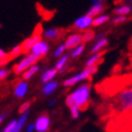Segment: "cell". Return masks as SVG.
Here are the masks:
<instances>
[{
	"instance_id": "1",
	"label": "cell",
	"mask_w": 132,
	"mask_h": 132,
	"mask_svg": "<svg viewBox=\"0 0 132 132\" xmlns=\"http://www.w3.org/2000/svg\"><path fill=\"white\" fill-rule=\"evenodd\" d=\"M132 109V87L126 88L107 101L101 111L107 117H115L117 115Z\"/></svg>"
},
{
	"instance_id": "2",
	"label": "cell",
	"mask_w": 132,
	"mask_h": 132,
	"mask_svg": "<svg viewBox=\"0 0 132 132\" xmlns=\"http://www.w3.org/2000/svg\"><path fill=\"white\" fill-rule=\"evenodd\" d=\"M129 86H132V74L112 77L109 79L102 81L100 85L96 86V91L102 96H114L120 91H122Z\"/></svg>"
},
{
	"instance_id": "3",
	"label": "cell",
	"mask_w": 132,
	"mask_h": 132,
	"mask_svg": "<svg viewBox=\"0 0 132 132\" xmlns=\"http://www.w3.org/2000/svg\"><path fill=\"white\" fill-rule=\"evenodd\" d=\"M89 94H90V84H85L78 88L75 92L66 97V105L69 108L77 107L80 111H86L89 106Z\"/></svg>"
},
{
	"instance_id": "4",
	"label": "cell",
	"mask_w": 132,
	"mask_h": 132,
	"mask_svg": "<svg viewBox=\"0 0 132 132\" xmlns=\"http://www.w3.org/2000/svg\"><path fill=\"white\" fill-rule=\"evenodd\" d=\"M97 70V66H91V67H86V69L82 71V73L76 75V76H73L70 78L66 79L64 82H63V86L64 87H71L76 85L77 82H79L81 80H85V79H91V76L93 74H95Z\"/></svg>"
},
{
	"instance_id": "5",
	"label": "cell",
	"mask_w": 132,
	"mask_h": 132,
	"mask_svg": "<svg viewBox=\"0 0 132 132\" xmlns=\"http://www.w3.org/2000/svg\"><path fill=\"white\" fill-rule=\"evenodd\" d=\"M39 59H37L35 55H32V54H27L25 55L23 59L21 60V61L14 66V73L15 74H23L26 69H28L29 67H31L32 65H36L37 61Z\"/></svg>"
},
{
	"instance_id": "6",
	"label": "cell",
	"mask_w": 132,
	"mask_h": 132,
	"mask_svg": "<svg viewBox=\"0 0 132 132\" xmlns=\"http://www.w3.org/2000/svg\"><path fill=\"white\" fill-rule=\"evenodd\" d=\"M49 49H50V47H49V43L43 41V40H40L36 42L34 46L31 47L30 49V54H32V55H35L37 59H40V57H43L46 56L48 52H49Z\"/></svg>"
},
{
	"instance_id": "7",
	"label": "cell",
	"mask_w": 132,
	"mask_h": 132,
	"mask_svg": "<svg viewBox=\"0 0 132 132\" xmlns=\"http://www.w3.org/2000/svg\"><path fill=\"white\" fill-rule=\"evenodd\" d=\"M40 40H41V30L38 31V27H37V30L34 32V35L30 36L29 38H27V39H25L23 42H22V45H20L22 48V51L24 53L28 52L31 49V47L34 46L36 42L40 41Z\"/></svg>"
},
{
	"instance_id": "8",
	"label": "cell",
	"mask_w": 132,
	"mask_h": 132,
	"mask_svg": "<svg viewBox=\"0 0 132 132\" xmlns=\"http://www.w3.org/2000/svg\"><path fill=\"white\" fill-rule=\"evenodd\" d=\"M35 129L38 132H46L48 131L49 127H50V118H49L48 114H41L39 117L37 118L35 122Z\"/></svg>"
},
{
	"instance_id": "9",
	"label": "cell",
	"mask_w": 132,
	"mask_h": 132,
	"mask_svg": "<svg viewBox=\"0 0 132 132\" xmlns=\"http://www.w3.org/2000/svg\"><path fill=\"white\" fill-rule=\"evenodd\" d=\"M82 42V38L80 34H73L67 37V39L65 41V49H68V50H73L76 47L80 46Z\"/></svg>"
},
{
	"instance_id": "10",
	"label": "cell",
	"mask_w": 132,
	"mask_h": 132,
	"mask_svg": "<svg viewBox=\"0 0 132 132\" xmlns=\"http://www.w3.org/2000/svg\"><path fill=\"white\" fill-rule=\"evenodd\" d=\"M103 11H104V5H103L102 0H93L92 8L88 11L87 16L93 19V18H95V16H98L100 13H102Z\"/></svg>"
},
{
	"instance_id": "11",
	"label": "cell",
	"mask_w": 132,
	"mask_h": 132,
	"mask_svg": "<svg viewBox=\"0 0 132 132\" xmlns=\"http://www.w3.org/2000/svg\"><path fill=\"white\" fill-rule=\"evenodd\" d=\"M92 21L93 19L89 18V16H80V18H78L75 23H74V28L76 29H80V30H84V29H87L88 27H90L92 25Z\"/></svg>"
},
{
	"instance_id": "12",
	"label": "cell",
	"mask_w": 132,
	"mask_h": 132,
	"mask_svg": "<svg viewBox=\"0 0 132 132\" xmlns=\"http://www.w3.org/2000/svg\"><path fill=\"white\" fill-rule=\"evenodd\" d=\"M64 34V30L63 29H60V28H48L43 31V36H45L47 39L49 40H59Z\"/></svg>"
},
{
	"instance_id": "13",
	"label": "cell",
	"mask_w": 132,
	"mask_h": 132,
	"mask_svg": "<svg viewBox=\"0 0 132 132\" xmlns=\"http://www.w3.org/2000/svg\"><path fill=\"white\" fill-rule=\"evenodd\" d=\"M107 43H108V41H107V39L105 37H104V35H98V37H97V39H96V42L94 43V46H93L92 48H91V53H96V52H101L102 51V49L104 48V47H106L107 46Z\"/></svg>"
},
{
	"instance_id": "14",
	"label": "cell",
	"mask_w": 132,
	"mask_h": 132,
	"mask_svg": "<svg viewBox=\"0 0 132 132\" xmlns=\"http://www.w3.org/2000/svg\"><path fill=\"white\" fill-rule=\"evenodd\" d=\"M27 89H28V85H27L26 81H20L18 85L15 86L14 88V94L15 96L18 97H23L25 96L26 92H27Z\"/></svg>"
},
{
	"instance_id": "15",
	"label": "cell",
	"mask_w": 132,
	"mask_h": 132,
	"mask_svg": "<svg viewBox=\"0 0 132 132\" xmlns=\"http://www.w3.org/2000/svg\"><path fill=\"white\" fill-rule=\"evenodd\" d=\"M105 53V51H101V52H98L96 54H94V55H92L89 60L87 61L86 63V67H91V66H97L100 63L103 62V54Z\"/></svg>"
},
{
	"instance_id": "16",
	"label": "cell",
	"mask_w": 132,
	"mask_h": 132,
	"mask_svg": "<svg viewBox=\"0 0 132 132\" xmlns=\"http://www.w3.org/2000/svg\"><path fill=\"white\" fill-rule=\"evenodd\" d=\"M57 74V70L55 68H50L43 71V74L41 76V81L43 84H47L49 81H52V79L55 77V75Z\"/></svg>"
},
{
	"instance_id": "17",
	"label": "cell",
	"mask_w": 132,
	"mask_h": 132,
	"mask_svg": "<svg viewBox=\"0 0 132 132\" xmlns=\"http://www.w3.org/2000/svg\"><path fill=\"white\" fill-rule=\"evenodd\" d=\"M57 88V82L56 81H49L43 86L42 88V93L45 95H50L53 91H55V89Z\"/></svg>"
},
{
	"instance_id": "18",
	"label": "cell",
	"mask_w": 132,
	"mask_h": 132,
	"mask_svg": "<svg viewBox=\"0 0 132 132\" xmlns=\"http://www.w3.org/2000/svg\"><path fill=\"white\" fill-rule=\"evenodd\" d=\"M38 70H39V66H38V65H32L31 67H29L28 69H26L23 73V79H24V81L30 79Z\"/></svg>"
},
{
	"instance_id": "19",
	"label": "cell",
	"mask_w": 132,
	"mask_h": 132,
	"mask_svg": "<svg viewBox=\"0 0 132 132\" xmlns=\"http://www.w3.org/2000/svg\"><path fill=\"white\" fill-rule=\"evenodd\" d=\"M131 12V7L128 4H123V5H120V7L116 8L114 10V13L115 14H118L119 16H126L127 14H129Z\"/></svg>"
},
{
	"instance_id": "20",
	"label": "cell",
	"mask_w": 132,
	"mask_h": 132,
	"mask_svg": "<svg viewBox=\"0 0 132 132\" xmlns=\"http://www.w3.org/2000/svg\"><path fill=\"white\" fill-rule=\"evenodd\" d=\"M27 116H28V112H26L24 113L23 115H22V117L18 120V122H16V126H15V128L12 132H20L22 130V128H23V126L25 125L26 122V119H27Z\"/></svg>"
},
{
	"instance_id": "21",
	"label": "cell",
	"mask_w": 132,
	"mask_h": 132,
	"mask_svg": "<svg viewBox=\"0 0 132 132\" xmlns=\"http://www.w3.org/2000/svg\"><path fill=\"white\" fill-rule=\"evenodd\" d=\"M109 20V16L108 15H98L97 18L93 19L92 21V25L93 26H100L104 23H106V22Z\"/></svg>"
},
{
	"instance_id": "22",
	"label": "cell",
	"mask_w": 132,
	"mask_h": 132,
	"mask_svg": "<svg viewBox=\"0 0 132 132\" xmlns=\"http://www.w3.org/2000/svg\"><path fill=\"white\" fill-rule=\"evenodd\" d=\"M81 38H82V42H88L92 40L94 38V31L92 30H86L84 32H81Z\"/></svg>"
},
{
	"instance_id": "23",
	"label": "cell",
	"mask_w": 132,
	"mask_h": 132,
	"mask_svg": "<svg viewBox=\"0 0 132 132\" xmlns=\"http://www.w3.org/2000/svg\"><path fill=\"white\" fill-rule=\"evenodd\" d=\"M68 55H63V56H61V59L57 61V63H56V65H55V69L59 71V70H61L64 66L66 65V63H67V61H68Z\"/></svg>"
},
{
	"instance_id": "24",
	"label": "cell",
	"mask_w": 132,
	"mask_h": 132,
	"mask_svg": "<svg viewBox=\"0 0 132 132\" xmlns=\"http://www.w3.org/2000/svg\"><path fill=\"white\" fill-rule=\"evenodd\" d=\"M85 43H82V45H80V46H78V47H76L75 49H73V51H71V53H70V55L73 56V57H78L79 55H81V53L84 52V50H85Z\"/></svg>"
},
{
	"instance_id": "25",
	"label": "cell",
	"mask_w": 132,
	"mask_h": 132,
	"mask_svg": "<svg viewBox=\"0 0 132 132\" xmlns=\"http://www.w3.org/2000/svg\"><path fill=\"white\" fill-rule=\"evenodd\" d=\"M21 53H23V51H22V48H21V46H16V47H14V48L12 49V50H11L10 55L12 56V57H15V56L20 55Z\"/></svg>"
},
{
	"instance_id": "26",
	"label": "cell",
	"mask_w": 132,
	"mask_h": 132,
	"mask_svg": "<svg viewBox=\"0 0 132 132\" xmlns=\"http://www.w3.org/2000/svg\"><path fill=\"white\" fill-rule=\"evenodd\" d=\"M65 50H66V49H65V46H64V45H60V46L56 48V50L54 51V54H53L54 57H59V56H61L62 54L64 53V51H65Z\"/></svg>"
},
{
	"instance_id": "27",
	"label": "cell",
	"mask_w": 132,
	"mask_h": 132,
	"mask_svg": "<svg viewBox=\"0 0 132 132\" xmlns=\"http://www.w3.org/2000/svg\"><path fill=\"white\" fill-rule=\"evenodd\" d=\"M29 107H30V102H25L24 104H22V105H21V107H20V109H19V112H20L22 115H23L24 113L28 112Z\"/></svg>"
},
{
	"instance_id": "28",
	"label": "cell",
	"mask_w": 132,
	"mask_h": 132,
	"mask_svg": "<svg viewBox=\"0 0 132 132\" xmlns=\"http://www.w3.org/2000/svg\"><path fill=\"white\" fill-rule=\"evenodd\" d=\"M16 122H18V120H12L8 126H7V128H5L2 132H12L15 128V126H16Z\"/></svg>"
},
{
	"instance_id": "29",
	"label": "cell",
	"mask_w": 132,
	"mask_h": 132,
	"mask_svg": "<svg viewBox=\"0 0 132 132\" xmlns=\"http://www.w3.org/2000/svg\"><path fill=\"white\" fill-rule=\"evenodd\" d=\"M128 20V18L127 16H118V18H115L114 20H113V23L114 24H121V23H125L126 21Z\"/></svg>"
},
{
	"instance_id": "30",
	"label": "cell",
	"mask_w": 132,
	"mask_h": 132,
	"mask_svg": "<svg viewBox=\"0 0 132 132\" xmlns=\"http://www.w3.org/2000/svg\"><path fill=\"white\" fill-rule=\"evenodd\" d=\"M10 74V71L8 69H5V68H0V81L3 80L4 78H7V77L9 76Z\"/></svg>"
},
{
	"instance_id": "31",
	"label": "cell",
	"mask_w": 132,
	"mask_h": 132,
	"mask_svg": "<svg viewBox=\"0 0 132 132\" xmlns=\"http://www.w3.org/2000/svg\"><path fill=\"white\" fill-rule=\"evenodd\" d=\"M70 113H71V117L73 118H78V116H79V109L77 108V107H71L70 108Z\"/></svg>"
},
{
	"instance_id": "32",
	"label": "cell",
	"mask_w": 132,
	"mask_h": 132,
	"mask_svg": "<svg viewBox=\"0 0 132 132\" xmlns=\"http://www.w3.org/2000/svg\"><path fill=\"white\" fill-rule=\"evenodd\" d=\"M7 56L8 54L4 50L2 49H0V61H3V62H7Z\"/></svg>"
},
{
	"instance_id": "33",
	"label": "cell",
	"mask_w": 132,
	"mask_h": 132,
	"mask_svg": "<svg viewBox=\"0 0 132 132\" xmlns=\"http://www.w3.org/2000/svg\"><path fill=\"white\" fill-rule=\"evenodd\" d=\"M34 129H35L34 123H30V125L28 126V128H27V132H32V131H34Z\"/></svg>"
},
{
	"instance_id": "34",
	"label": "cell",
	"mask_w": 132,
	"mask_h": 132,
	"mask_svg": "<svg viewBox=\"0 0 132 132\" xmlns=\"http://www.w3.org/2000/svg\"><path fill=\"white\" fill-rule=\"evenodd\" d=\"M54 103H55V100H53V101H51V102H50V105H53V104H54Z\"/></svg>"
},
{
	"instance_id": "35",
	"label": "cell",
	"mask_w": 132,
	"mask_h": 132,
	"mask_svg": "<svg viewBox=\"0 0 132 132\" xmlns=\"http://www.w3.org/2000/svg\"><path fill=\"white\" fill-rule=\"evenodd\" d=\"M2 119H3V117H2V116H0V123H1V121H2Z\"/></svg>"
},
{
	"instance_id": "36",
	"label": "cell",
	"mask_w": 132,
	"mask_h": 132,
	"mask_svg": "<svg viewBox=\"0 0 132 132\" xmlns=\"http://www.w3.org/2000/svg\"><path fill=\"white\" fill-rule=\"evenodd\" d=\"M131 1H132V0H131Z\"/></svg>"
}]
</instances>
